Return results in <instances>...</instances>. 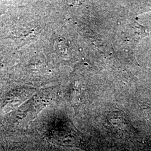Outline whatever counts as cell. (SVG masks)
Listing matches in <instances>:
<instances>
[{"instance_id":"1","label":"cell","mask_w":151,"mask_h":151,"mask_svg":"<svg viewBox=\"0 0 151 151\" xmlns=\"http://www.w3.org/2000/svg\"><path fill=\"white\" fill-rule=\"evenodd\" d=\"M138 24H128L125 26L123 31L126 41H136L139 40V38L145 36L142 30L144 29Z\"/></svg>"}]
</instances>
